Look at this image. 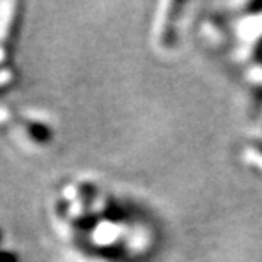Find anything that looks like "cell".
Listing matches in <instances>:
<instances>
[{
    "label": "cell",
    "instance_id": "6da1fadb",
    "mask_svg": "<svg viewBox=\"0 0 262 262\" xmlns=\"http://www.w3.org/2000/svg\"><path fill=\"white\" fill-rule=\"evenodd\" d=\"M15 4H0V61L5 58L7 43L10 39V31L15 20Z\"/></svg>",
    "mask_w": 262,
    "mask_h": 262
},
{
    "label": "cell",
    "instance_id": "7a4b0ae2",
    "mask_svg": "<svg viewBox=\"0 0 262 262\" xmlns=\"http://www.w3.org/2000/svg\"><path fill=\"white\" fill-rule=\"evenodd\" d=\"M14 78V73L10 70H2L0 72V89H2L5 83H9Z\"/></svg>",
    "mask_w": 262,
    "mask_h": 262
},
{
    "label": "cell",
    "instance_id": "3957f363",
    "mask_svg": "<svg viewBox=\"0 0 262 262\" xmlns=\"http://www.w3.org/2000/svg\"><path fill=\"white\" fill-rule=\"evenodd\" d=\"M0 262H14V260L7 257V255H0Z\"/></svg>",
    "mask_w": 262,
    "mask_h": 262
},
{
    "label": "cell",
    "instance_id": "277c9868",
    "mask_svg": "<svg viewBox=\"0 0 262 262\" xmlns=\"http://www.w3.org/2000/svg\"><path fill=\"white\" fill-rule=\"evenodd\" d=\"M2 119H4V118H2V114H0V121H2Z\"/></svg>",
    "mask_w": 262,
    "mask_h": 262
}]
</instances>
